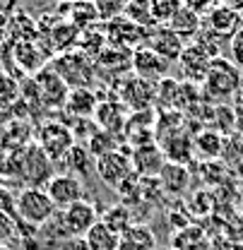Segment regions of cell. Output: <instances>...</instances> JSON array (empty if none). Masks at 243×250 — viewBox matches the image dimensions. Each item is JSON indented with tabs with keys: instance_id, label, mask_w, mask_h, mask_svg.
I'll list each match as a JSON object with an SVG mask.
<instances>
[{
	"instance_id": "4316f807",
	"label": "cell",
	"mask_w": 243,
	"mask_h": 250,
	"mask_svg": "<svg viewBox=\"0 0 243 250\" xmlns=\"http://www.w3.org/2000/svg\"><path fill=\"white\" fill-rule=\"evenodd\" d=\"M87 149H89V154L94 156V159H101L104 154L118 152V135H111V132L96 130L94 135H89Z\"/></svg>"
},
{
	"instance_id": "9a60e30c",
	"label": "cell",
	"mask_w": 243,
	"mask_h": 250,
	"mask_svg": "<svg viewBox=\"0 0 243 250\" xmlns=\"http://www.w3.org/2000/svg\"><path fill=\"white\" fill-rule=\"evenodd\" d=\"M212 65V58L200 48L195 46L193 41L185 43L181 58H178V67H181V75L185 82H195V84H202L205 77H207V70Z\"/></svg>"
},
{
	"instance_id": "4dcf8cb0",
	"label": "cell",
	"mask_w": 243,
	"mask_h": 250,
	"mask_svg": "<svg viewBox=\"0 0 243 250\" xmlns=\"http://www.w3.org/2000/svg\"><path fill=\"white\" fill-rule=\"evenodd\" d=\"M80 34V29L72 24V22H61L56 29L51 31V39H53V48L56 51H61V53H67L75 43H77V36Z\"/></svg>"
},
{
	"instance_id": "2e32d148",
	"label": "cell",
	"mask_w": 243,
	"mask_h": 250,
	"mask_svg": "<svg viewBox=\"0 0 243 250\" xmlns=\"http://www.w3.org/2000/svg\"><path fill=\"white\" fill-rule=\"evenodd\" d=\"M130 161H133V168L140 178H156L166 164V156L159 149L156 142L150 145H140V147H133L130 149Z\"/></svg>"
},
{
	"instance_id": "8d00e7d4",
	"label": "cell",
	"mask_w": 243,
	"mask_h": 250,
	"mask_svg": "<svg viewBox=\"0 0 243 250\" xmlns=\"http://www.w3.org/2000/svg\"><path fill=\"white\" fill-rule=\"evenodd\" d=\"M229 61L243 70V27L229 39Z\"/></svg>"
},
{
	"instance_id": "d6986e66",
	"label": "cell",
	"mask_w": 243,
	"mask_h": 250,
	"mask_svg": "<svg viewBox=\"0 0 243 250\" xmlns=\"http://www.w3.org/2000/svg\"><path fill=\"white\" fill-rule=\"evenodd\" d=\"M156 181H159V186H161V192H166V195H183L188 186H190V171H188V166H183V164H174V161H166L164 164V168H161V173L156 176Z\"/></svg>"
},
{
	"instance_id": "5bb4252c",
	"label": "cell",
	"mask_w": 243,
	"mask_h": 250,
	"mask_svg": "<svg viewBox=\"0 0 243 250\" xmlns=\"http://www.w3.org/2000/svg\"><path fill=\"white\" fill-rule=\"evenodd\" d=\"M46 192H48V197L53 200V205L58 209H65V207H70V205H75V202L82 200L85 186L72 173H56L51 178V183L46 186Z\"/></svg>"
},
{
	"instance_id": "603a6c76",
	"label": "cell",
	"mask_w": 243,
	"mask_h": 250,
	"mask_svg": "<svg viewBox=\"0 0 243 250\" xmlns=\"http://www.w3.org/2000/svg\"><path fill=\"white\" fill-rule=\"evenodd\" d=\"M85 241H87L89 250H118V246H121V236L113 229H109L101 219L89 229Z\"/></svg>"
},
{
	"instance_id": "7c38bea8",
	"label": "cell",
	"mask_w": 243,
	"mask_h": 250,
	"mask_svg": "<svg viewBox=\"0 0 243 250\" xmlns=\"http://www.w3.org/2000/svg\"><path fill=\"white\" fill-rule=\"evenodd\" d=\"M121 101L128 108H133V113L135 111H150L152 104H156V84L130 75L121 82Z\"/></svg>"
},
{
	"instance_id": "ba28073f",
	"label": "cell",
	"mask_w": 243,
	"mask_h": 250,
	"mask_svg": "<svg viewBox=\"0 0 243 250\" xmlns=\"http://www.w3.org/2000/svg\"><path fill=\"white\" fill-rule=\"evenodd\" d=\"M96 176L109 188L118 190L125 181H130L135 176L130 154H123V149H118V152H111V154H104L101 159H96Z\"/></svg>"
},
{
	"instance_id": "1f68e13d",
	"label": "cell",
	"mask_w": 243,
	"mask_h": 250,
	"mask_svg": "<svg viewBox=\"0 0 243 250\" xmlns=\"http://www.w3.org/2000/svg\"><path fill=\"white\" fill-rule=\"evenodd\" d=\"M174 248L176 250H207L210 248V243L205 241V236H202V231H200V229L188 226V229H183L181 233L176 236Z\"/></svg>"
},
{
	"instance_id": "60d3db41",
	"label": "cell",
	"mask_w": 243,
	"mask_h": 250,
	"mask_svg": "<svg viewBox=\"0 0 243 250\" xmlns=\"http://www.w3.org/2000/svg\"><path fill=\"white\" fill-rule=\"evenodd\" d=\"M85 2H96V0H85Z\"/></svg>"
},
{
	"instance_id": "cb8c5ba5",
	"label": "cell",
	"mask_w": 243,
	"mask_h": 250,
	"mask_svg": "<svg viewBox=\"0 0 243 250\" xmlns=\"http://www.w3.org/2000/svg\"><path fill=\"white\" fill-rule=\"evenodd\" d=\"M65 161H67V166H70V173L77 176V178L89 176L91 171H96V159L89 154L87 147H80V145H75V147L70 149V154L65 156Z\"/></svg>"
},
{
	"instance_id": "b9f144b4",
	"label": "cell",
	"mask_w": 243,
	"mask_h": 250,
	"mask_svg": "<svg viewBox=\"0 0 243 250\" xmlns=\"http://www.w3.org/2000/svg\"><path fill=\"white\" fill-rule=\"evenodd\" d=\"M241 125H243V123H241Z\"/></svg>"
},
{
	"instance_id": "9c48e42d",
	"label": "cell",
	"mask_w": 243,
	"mask_h": 250,
	"mask_svg": "<svg viewBox=\"0 0 243 250\" xmlns=\"http://www.w3.org/2000/svg\"><path fill=\"white\" fill-rule=\"evenodd\" d=\"M34 87H36V96H39L46 106H51V108H65L70 87L63 82V77L51 65H48L46 70H39V72H36Z\"/></svg>"
},
{
	"instance_id": "f546056e",
	"label": "cell",
	"mask_w": 243,
	"mask_h": 250,
	"mask_svg": "<svg viewBox=\"0 0 243 250\" xmlns=\"http://www.w3.org/2000/svg\"><path fill=\"white\" fill-rule=\"evenodd\" d=\"M212 130H217L219 135H229L234 132V127L239 125V116L234 111V106H226V104H217L214 106V116H212Z\"/></svg>"
},
{
	"instance_id": "e575fe53",
	"label": "cell",
	"mask_w": 243,
	"mask_h": 250,
	"mask_svg": "<svg viewBox=\"0 0 243 250\" xmlns=\"http://www.w3.org/2000/svg\"><path fill=\"white\" fill-rule=\"evenodd\" d=\"M150 2H152V15L156 24H161V22L169 24L174 20V15L183 7V0H150Z\"/></svg>"
},
{
	"instance_id": "44dd1931",
	"label": "cell",
	"mask_w": 243,
	"mask_h": 250,
	"mask_svg": "<svg viewBox=\"0 0 243 250\" xmlns=\"http://www.w3.org/2000/svg\"><path fill=\"white\" fill-rule=\"evenodd\" d=\"M169 27L176 31L185 43H190V41L200 34V29H202V17H200L198 12H193L190 7L183 5L181 10L174 15V20L169 22Z\"/></svg>"
},
{
	"instance_id": "ffe728a7",
	"label": "cell",
	"mask_w": 243,
	"mask_h": 250,
	"mask_svg": "<svg viewBox=\"0 0 243 250\" xmlns=\"http://www.w3.org/2000/svg\"><path fill=\"white\" fill-rule=\"evenodd\" d=\"M96 108H99V101H96V96H94V92H91L89 87L70 89L67 101H65V111H67L72 118L85 121V118H89V116L96 113Z\"/></svg>"
},
{
	"instance_id": "8992f818",
	"label": "cell",
	"mask_w": 243,
	"mask_h": 250,
	"mask_svg": "<svg viewBox=\"0 0 243 250\" xmlns=\"http://www.w3.org/2000/svg\"><path fill=\"white\" fill-rule=\"evenodd\" d=\"M130 67H133L135 77H140L145 82H152V84H159L161 80H166L171 62L164 61L159 53H154L150 46H140L130 53Z\"/></svg>"
},
{
	"instance_id": "4fadbf2b",
	"label": "cell",
	"mask_w": 243,
	"mask_h": 250,
	"mask_svg": "<svg viewBox=\"0 0 243 250\" xmlns=\"http://www.w3.org/2000/svg\"><path fill=\"white\" fill-rule=\"evenodd\" d=\"M147 46L154 53H159L164 61L178 62L183 48H185V41L169 24H156L152 29H147Z\"/></svg>"
},
{
	"instance_id": "f1b7e54d",
	"label": "cell",
	"mask_w": 243,
	"mask_h": 250,
	"mask_svg": "<svg viewBox=\"0 0 243 250\" xmlns=\"http://www.w3.org/2000/svg\"><path fill=\"white\" fill-rule=\"evenodd\" d=\"M125 17L133 20L135 24L145 27V29L156 27V20H154V15H152V2H150V0H130Z\"/></svg>"
},
{
	"instance_id": "3957f363",
	"label": "cell",
	"mask_w": 243,
	"mask_h": 250,
	"mask_svg": "<svg viewBox=\"0 0 243 250\" xmlns=\"http://www.w3.org/2000/svg\"><path fill=\"white\" fill-rule=\"evenodd\" d=\"M51 67L63 77V82L70 87V89H82V87H89L94 75H96V67L91 58H87L82 51L80 53H61L56 56V61L51 62Z\"/></svg>"
},
{
	"instance_id": "d590c367",
	"label": "cell",
	"mask_w": 243,
	"mask_h": 250,
	"mask_svg": "<svg viewBox=\"0 0 243 250\" xmlns=\"http://www.w3.org/2000/svg\"><path fill=\"white\" fill-rule=\"evenodd\" d=\"M15 231H17V219L0 209V248H5V243L15 236Z\"/></svg>"
},
{
	"instance_id": "836d02e7",
	"label": "cell",
	"mask_w": 243,
	"mask_h": 250,
	"mask_svg": "<svg viewBox=\"0 0 243 250\" xmlns=\"http://www.w3.org/2000/svg\"><path fill=\"white\" fill-rule=\"evenodd\" d=\"M193 43H195V46H200V48L212 58V61L214 58H221V36H217L210 27H205V24H202V29H200V34L193 39Z\"/></svg>"
},
{
	"instance_id": "7a4b0ae2",
	"label": "cell",
	"mask_w": 243,
	"mask_h": 250,
	"mask_svg": "<svg viewBox=\"0 0 243 250\" xmlns=\"http://www.w3.org/2000/svg\"><path fill=\"white\" fill-rule=\"evenodd\" d=\"M58 207L48 197L46 188H22L15 195V219L29 226H44L53 221Z\"/></svg>"
},
{
	"instance_id": "5b68a950",
	"label": "cell",
	"mask_w": 243,
	"mask_h": 250,
	"mask_svg": "<svg viewBox=\"0 0 243 250\" xmlns=\"http://www.w3.org/2000/svg\"><path fill=\"white\" fill-rule=\"evenodd\" d=\"M36 145L48 154L51 161H58V159H65L70 154V149L75 147V135H72V130L67 125L58 123V121H51V123L39 127Z\"/></svg>"
},
{
	"instance_id": "e0dca14e",
	"label": "cell",
	"mask_w": 243,
	"mask_h": 250,
	"mask_svg": "<svg viewBox=\"0 0 243 250\" xmlns=\"http://www.w3.org/2000/svg\"><path fill=\"white\" fill-rule=\"evenodd\" d=\"M241 22H243L241 12H239L236 7L226 5V2H219L212 12L205 17V27H210V29H212L217 36H221V39H231V36L243 27Z\"/></svg>"
},
{
	"instance_id": "30bf717a",
	"label": "cell",
	"mask_w": 243,
	"mask_h": 250,
	"mask_svg": "<svg viewBox=\"0 0 243 250\" xmlns=\"http://www.w3.org/2000/svg\"><path fill=\"white\" fill-rule=\"evenodd\" d=\"M104 34H106V43L111 48H121V51L123 48H133L135 51V48L142 46V41H147V29L135 24L128 17H118V20L109 22Z\"/></svg>"
},
{
	"instance_id": "484cf974",
	"label": "cell",
	"mask_w": 243,
	"mask_h": 250,
	"mask_svg": "<svg viewBox=\"0 0 243 250\" xmlns=\"http://www.w3.org/2000/svg\"><path fill=\"white\" fill-rule=\"evenodd\" d=\"M70 20L77 29H89L94 22H99V12L94 2H85V0H75L70 7Z\"/></svg>"
},
{
	"instance_id": "277c9868",
	"label": "cell",
	"mask_w": 243,
	"mask_h": 250,
	"mask_svg": "<svg viewBox=\"0 0 243 250\" xmlns=\"http://www.w3.org/2000/svg\"><path fill=\"white\" fill-rule=\"evenodd\" d=\"M20 176L27 181V188H44L51 183V178L56 176V166L48 159V154L39 147L29 145L22 154H20Z\"/></svg>"
},
{
	"instance_id": "6da1fadb",
	"label": "cell",
	"mask_w": 243,
	"mask_h": 250,
	"mask_svg": "<svg viewBox=\"0 0 243 250\" xmlns=\"http://www.w3.org/2000/svg\"><path fill=\"white\" fill-rule=\"evenodd\" d=\"M243 84V75L241 67L234 65L229 58H214L207 77L202 82V94L207 101L212 104H221L226 99H234Z\"/></svg>"
},
{
	"instance_id": "8fae6325",
	"label": "cell",
	"mask_w": 243,
	"mask_h": 250,
	"mask_svg": "<svg viewBox=\"0 0 243 250\" xmlns=\"http://www.w3.org/2000/svg\"><path fill=\"white\" fill-rule=\"evenodd\" d=\"M159 145V149L164 152L166 161H174V164H188L193 161V154H195V137L185 130V127H178L174 132H166V135H159L154 140Z\"/></svg>"
},
{
	"instance_id": "ab89813d",
	"label": "cell",
	"mask_w": 243,
	"mask_h": 250,
	"mask_svg": "<svg viewBox=\"0 0 243 250\" xmlns=\"http://www.w3.org/2000/svg\"><path fill=\"white\" fill-rule=\"evenodd\" d=\"M226 5H231V7H236L239 12H243V0H226Z\"/></svg>"
},
{
	"instance_id": "d4e9b609",
	"label": "cell",
	"mask_w": 243,
	"mask_h": 250,
	"mask_svg": "<svg viewBox=\"0 0 243 250\" xmlns=\"http://www.w3.org/2000/svg\"><path fill=\"white\" fill-rule=\"evenodd\" d=\"M195 149L212 161V159H217V156L221 154V149H224V137H221L217 130H212V127L200 130V132L195 135Z\"/></svg>"
},
{
	"instance_id": "f35d334b",
	"label": "cell",
	"mask_w": 243,
	"mask_h": 250,
	"mask_svg": "<svg viewBox=\"0 0 243 250\" xmlns=\"http://www.w3.org/2000/svg\"><path fill=\"white\" fill-rule=\"evenodd\" d=\"M234 111H236V116H239V123H243V84L239 94L234 96Z\"/></svg>"
},
{
	"instance_id": "83f0119b",
	"label": "cell",
	"mask_w": 243,
	"mask_h": 250,
	"mask_svg": "<svg viewBox=\"0 0 243 250\" xmlns=\"http://www.w3.org/2000/svg\"><path fill=\"white\" fill-rule=\"evenodd\" d=\"M109 229H113L118 236H123L135 221H133V212H130V207L128 205H116V207H111L106 214H104V219H101Z\"/></svg>"
},
{
	"instance_id": "7402d4cb",
	"label": "cell",
	"mask_w": 243,
	"mask_h": 250,
	"mask_svg": "<svg viewBox=\"0 0 243 250\" xmlns=\"http://www.w3.org/2000/svg\"><path fill=\"white\" fill-rule=\"evenodd\" d=\"M118 250H156V238H154L152 229L142 224H133L121 236Z\"/></svg>"
},
{
	"instance_id": "ac0fdd59",
	"label": "cell",
	"mask_w": 243,
	"mask_h": 250,
	"mask_svg": "<svg viewBox=\"0 0 243 250\" xmlns=\"http://www.w3.org/2000/svg\"><path fill=\"white\" fill-rule=\"evenodd\" d=\"M94 121L99 125V130L123 137V130H125V123H128L125 104H123V101H113V99L99 104V108H96V113H94Z\"/></svg>"
},
{
	"instance_id": "74e56055",
	"label": "cell",
	"mask_w": 243,
	"mask_h": 250,
	"mask_svg": "<svg viewBox=\"0 0 243 250\" xmlns=\"http://www.w3.org/2000/svg\"><path fill=\"white\" fill-rule=\"evenodd\" d=\"M183 5H185V7H190L193 12H198L200 17H202V15L207 17L214 7L219 5V0H183Z\"/></svg>"
},
{
	"instance_id": "52a82bcc",
	"label": "cell",
	"mask_w": 243,
	"mask_h": 250,
	"mask_svg": "<svg viewBox=\"0 0 243 250\" xmlns=\"http://www.w3.org/2000/svg\"><path fill=\"white\" fill-rule=\"evenodd\" d=\"M58 219H61L63 229L70 238H85L89 233V229L99 221L96 217V207L87 202V200H80L70 207H65L58 212Z\"/></svg>"
},
{
	"instance_id": "d6a6232c",
	"label": "cell",
	"mask_w": 243,
	"mask_h": 250,
	"mask_svg": "<svg viewBox=\"0 0 243 250\" xmlns=\"http://www.w3.org/2000/svg\"><path fill=\"white\" fill-rule=\"evenodd\" d=\"M94 5H96V12H99V22L109 24L118 17H125L130 0H96Z\"/></svg>"
}]
</instances>
